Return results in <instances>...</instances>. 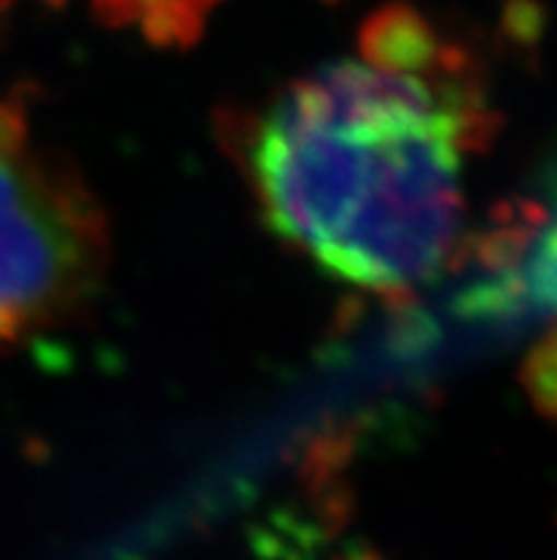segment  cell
<instances>
[{"label":"cell","instance_id":"3957f363","mask_svg":"<svg viewBox=\"0 0 557 560\" xmlns=\"http://www.w3.org/2000/svg\"><path fill=\"white\" fill-rule=\"evenodd\" d=\"M523 387L530 393L535 410L557 424V345L541 341L523 362Z\"/></svg>","mask_w":557,"mask_h":560},{"label":"cell","instance_id":"7a4b0ae2","mask_svg":"<svg viewBox=\"0 0 557 560\" xmlns=\"http://www.w3.org/2000/svg\"><path fill=\"white\" fill-rule=\"evenodd\" d=\"M103 262V225L69 171L0 103V345L71 313Z\"/></svg>","mask_w":557,"mask_h":560},{"label":"cell","instance_id":"277c9868","mask_svg":"<svg viewBox=\"0 0 557 560\" xmlns=\"http://www.w3.org/2000/svg\"><path fill=\"white\" fill-rule=\"evenodd\" d=\"M546 12L535 0H512L507 9V28L521 43H535L544 32Z\"/></svg>","mask_w":557,"mask_h":560},{"label":"cell","instance_id":"6da1fadb","mask_svg":"<svg viewBox=\"0 0 557 560\" xmlns=\"http://www.w3.org/2000/svg\"><path fill=\"white\" fill-rule=\"evenodd\" d=\"M432 43L304 74L247 142L254 194L282 240L345 282L409 291L436 277L464 222V154L495 135L478 85Z\"/></svg>","mask_w":557,"mask_h":560},{"label":"cell","instance_id":"5b68a950","mask_svg":"<svg viewBox=\"0 0 557 560\" xmlns=\"http://www.w3.org/2000/svg\"><path fill=\"white\" fill-rule=\"evenodd\" d=\"M549 339L555 341V345H557V327H555V330H552V334H549Z\"/></svg>","mask_w":557,"mask_h":560}]
</instances>
